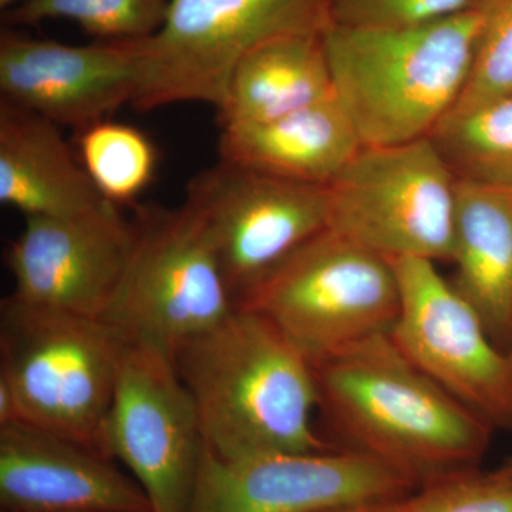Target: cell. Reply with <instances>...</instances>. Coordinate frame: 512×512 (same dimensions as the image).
Instances as JSON below:
<instances>
[{
    "label": "cell",
    "instance_id": "1",
    "mask_svg": "<svg viewBox=\"0 0 512 512\" xmlns=\"http://www.w3.org/2000/svg\"><path fill=\"white\" fill-rule=\"evenodd\" d=\"M205 447L222 460L335 448L313 427V365L264 316L237 308L175 350Z\"/></svg>",
    "mask_w": 512,
    "mask_h": 512
},
{
    "label": "cell",
    "instance_id": "2",
    "mask_svg": "<svg viewBox=\"0 0 512 512\" xmlns=\"http://www.w3.org/2000/svg\"><path fill=\"white\" fill-rule=\"evenodd\" d=\"M312 365L329 423L420 485L470 470L487 453L493 427L413 365L390 333Z\"/></svg>",
    "mask_w": 512,
    "mask_h": 512
},
{
    "label": "cell",
    "instance_id": "3",
    "mask_svg": "<svg viewBox=\"0 0 512 512\" xmlns=\"http://www.w3.org/2000/svg\"><path fill=\"white\" fill-rule=\"evenodd\" d=\"M477 28L470 8L406 28L325 29L335 96L363 147L399 146L433 133L466 89Z\"/></svg>",
    "mask_w": 512,
    "mask_h": 512
},
{
    "label": "cell",
    "instance_id": "4",
    "mask_svg": "<svg viewBox=\"0 0 512 512\" xmlns=\"http://www.w3.org/2000/svg\"><path fill=\"white\" fill-rule=\"evenodd\" d=\"M128 346L119 329L13 295L0 305V383L18 421L101 451V431ZM104 456V454H103Z\"/></svg>",
    "mask_w": 512,
    "mask_h": 512
},
{
    "label": "cell",
    "instance_id": "5",
    "mask_svg": "<svg viewBox=\"0 0 512 512\" xmlns=\"http://www.w3.org/2000/svg\"><path fill=\"white\" fill-rule=\"evenodd\" d=\"M237 308L264 316L315 363L390 333L399 281L389 258L328 228L276 265Z\"/></svg>",
    "mask_w": 512,
    "mask_h": 512
},
{
    "label": "cell",
    "instance_id": "6",
    "mask_svg": "<svg viewBox=\"0 0 512 512\" xmlns=\"http://www.w3.org/2000/svg\"><path fill=\"white\" fill-rule=\"evenodd\" d=\"M134 245L104 320L128 343L171 353L237 309L201 221L187 204L136 205Z\"/></svg>",
    "mask_w": 512,
    "mask_h": 512
},
{
    "label": "cell",
    "instance_id": "7",
    "mask_svg": "<svg viewBox=\"0 0 512 512\" xmlns=\"http://www.w3.org/2000/svg\"><path fill=\"white\" fill-rule=\"evenodd\" d=\"M328 190L333 231L389 259H453L457 180L429 137L360 148Z\"/></svg>",
    "mask_w": 512,
    "mask_h": 512
},
{
    "label": "cell",
    "instance_id": "8",
    "mask_svg": "<svg viewBox=\"0 0 512 512\" xmlns=\"http://www.w3.org/2000/svg\"><path fill=\"white\" fill-rule=\"evenodd\" d=\"M329 25V0H171L163 26L146 39L148 83L137 109L207 103L218 110L248 53Z\"/></svg>",
    "mask_w": 512,
    "mask_h": 512
},
{
    "label": "cell",
    "instance_id": "9",
    "mask_svg": "<svg viewBox=\"0 0 512 512\" xmlns=\"http://www.w3.org/2000/svg\"><path fill=\"white\" fill-rule=\"evenodd\" d=\"M185 204L210 239L235 303L329 228L328 185L298 183L221 160L191 178Z\"/></svg>",
    "mask_w": 512,
    "mask_h": 512
},
{
    "label": "cell",
    "instance_id": "10",
    "mask_svg": "<svg viewBox=\"0 0 512 512\" xmlns=\"http://www.w3.org/2000/svg\"><path fill=\"white\" fill-rule=\"evenodd\" d=\"M101 451L128 468L153 512L188 511L205 443L194 399L171 353L128 343Z\"/></svg>",
    "mask_w": 512,
    "mask_h": 512
},
{
    "label": "cell",
    "instance_id": "11",
    "mask_svg": "<svg viewBox=\"0 0 512 512\" xmlns=\"http://www.w3.org/2000/svg\"><path fill=\"white\" fill-rule=\"evenodd\" d=\"M400 311L390 338L404 356L494 430L512 431V355L427 259H390Z\"/></svg>",
    "mask_w": 512,
    "mask_h": 512
},
{
    "label": "cell",
    "instance_id": "12",
    "mask_svg": "<svg viewBox=\"0 0 512 512\" xmlns=\"http://www.w3.org/2000/svg\"><path fill=\"white\" fill-rule=\"evenodd\" d=\"M409 474L357 448L222 460L205 447L187 512H329L403 500Z\"/></svg>",
    "mask_w": 512,
    "mask_h": 512
},
{
    "label": "cell",
    "instance_id": "13",
    "mask_svg": "<svg viewBox=\"0 0 512 512\" xmlns=\"http://www.w3.org/2000/svg\"><path fill=\"white\" fill-rule=\"evenodd\" d=\"M146 40L70 46L0 33V93L77 134L109 120L124 104L137 107L148 83Z\"/></svg>",
    "mask_w": 512,
    "mask_h": 512
},
{
    "label": "cell",
    "instance_id": "14",
    "mask_svg": "<svg viewBox=\"0 0 512 512\" xmlns=\"http://www.w3.org/2000/svg\"><path fill=\"white\" fill-rule=\"evenodd\" d=\"M133 245V221L111 202L74 217H26L6 255L13 278L10 295L43 308L103 319Z\"/></svg>",
    "mask_w": 512,
    "mask_h": 512
},
{
    "label": "cell",
    "instance_id": "15",
    "mask_svg": "<svg viewBox=\"0 0 512 512\" xmlns=\"http://www.w3.org/2000/svg\"><path fill=\"white\" fill-rule=\"evenodd\" d=\"M0 511L153 512L113 458L25 421L0 426Z\"/></svg>",
    "mask_w": 512,
    "mask_h": 512
},
{
    "label": "cell",
    "instance_id": "16",
    "mask_svg": "<svg viewBox=\"0 0 512 512\" xmlns=\"http://www.w3.org/2000/svg\"><path fill=\"white\" fill-rule=\"evenodd\" d=\"M0 201L26 217H74L107 204L62 127L0 100Z\"/></svg>",
    "mask_w": 512,
    "mask_h": 512
},
{
    "label": "cell",
    "instance_id": "17",
    "mask_svg": "<svg viewBox=\"0 0 512 512\" xmlns=\"http://www.w3.org/2000/svg\"><path fill=\"white\" fill-rule=\"evenodd\" d=\"M221 130V160L325 187L363 147L352 120L336 97L278 119Z\"/></svg>",
    "mask_w": 512,
    "mask_h": 512
},
{
    "label": "cell",
    "instance_id": "18",
    "mask_svg": "<svg viewBox=\"0 0 512 512\" xmlns=\"http://www.w3.org/2000/svg\"><path fill=\"white\" fill-rule=\"evenodd\" d=\"M453 286L508 350L512 328V192L457 181Z\"/></svg>",
    "mask_w": 512,
    "mask_h": 512
},
{
    "label": "cell",
    "instance_id": "19",
    "mask_svg": "<svg viewBox=\"0 0 512 512\" xmlns=\"http://www.w3.org/2000/svg\"><path fill=\"white\" fill-rule=\"evenodd\" d=\"M333 97L323 32L282 36L256 47L235 67L218 123H262Z\"/></svg>",
    "mask_w": 512,
    "mask_h": 512
},
{
    "label": "cell",
    "instance_id": "20",
    "mask_svg": "<svg viewBox=\"0 0 512 512\" xmlns=\"http://www.w3.org/2000/svg\"><path fill=\"white\" fill-rule=\"evenodd\" d=\"M429 138L460 183L512 192V97L454 111Z\"/></svg>",
    "mask_w": 512,
    "mask_h": 512
},
{
    "label": "cell",
    "instance_id": "21",
    "mask_svg": "<svg viewBox=\"0 0 512 512\" xmlns=\"http://www.w3.org/2000/svg\"><path fill=\"white\" fill-rule=\"evenodd\" d=\"M171 0H25L3 10L6 28L70 20L106 42L146 40L163 26Z\"/></svg>",
    "mask_w": 512,
    "mask_h": 512
},
{
    "label": "cell",
    "instance_id": "22",
    "mask_svg": "<svg viewBox=\"0 0 512 512\" xmlns=\"http://www.w3.org/2000/svg\"><path fill=\"white\" fill-rule=\"evenodd\" d=\"M83 167L111 204H134L153 181L157 151L138 128L101 121L79 133Z\"/></svg>",
    "mask_w": 512,
    "mask_h": 512
},
{
    "label": "cell",
    "instance_id": "23",
    "mask_svg": "<svg viewBox=\"0 0 512 512\" xmlns=\"http://www.w3.org/2000/svg\"><path fill=\"white\" fill-rule=\"evenodd\" d=\"M476 43L470 77L454 111L512 97V0H476Z\"/></svg>",
    "mask_w": 512,
    "mask_h": 512
},
{
    "label": "cell",
    "instance_id": "24",
    "mask_svg": "<svg viewBox=\"0 0 512 512\" xmlns=\"http://www.w3.org/2000/svg\"><path fill=\"white\" fill-rule=\"evenodd\" d=\"M404 504L409 512H512V483L470 468L431 478Z\"/></svg>",
    "mask_w": 512,
    "mask_h": 512
},
{
    "label": "cell",
    "instance_id": "25",
    "mask_svg": "<svg viewBox=\"0 0 512 512\" xmlns=\"http://www.w3.org/2000/svg\"><path fill=\"white\" fill-rule=\"evenodd\" d=\"M476 0H329L330 25L406 28L457 15Z\"/></svg>",
    "mask_w": 512,
    "mask_h": 512
},
{
    "label": "cell",
    "instance_id": "26",
    "mask_svg": "<svg viewBox=\"0 0 512 512\" xmlns=\"http://www.w3.org/2000/svg\"><path fill=\"white\" fill-rule=\"evenodd\" d=\"M404 500L379 501V503H367L353 505V507L340 508L329 512H409Z\"/></svg>",
    "mask_w": 512,
    "mask_h": 512
},
{
    "label": "cell",
    "instance_id": "27",
    "mask_svg": "<svg viewBox=\"0 0 512 512\" xmlns=\"http://www.w3.org/2000/svg\"><path fill=\"white\" fill-rule=\"evenodd\" d=\"M495 473H497L498 476L503 477L504 480L511 481L512 483V461H510L507 466H504L503 468H500V470L495 471Z\"/></svg>",
    "mask_w": 512,
    "mask_h": 512
},
{
    "label": "cell",
    "instance_id": "28",
    "mask_svg": "<svg viewBox=\"0 0 512 512\" xmlns=\"http://www.w3.org/2000/svg\"><path fill=\"white\" fill-rule=\"evenodd\" d=\"M25 2V0H0V9L6 10L13 8V6L19 5V3Z\"/></svg>",
    "mask_w": 512,
    "mask_h": 512
},
{
    "label": "cell",
    "instance_id": "29",
    "mask_svg": "<svg viewBox=\"0 0 512 512\" xmlns=\"http://www.w3.org/2000/svg\"><path fill=\"white\" fill-rule=\"evenodd\" d=\"M508 352L512 355V328H511V338H510V345H508Z\"/></svg>",
    "mask_w": 512,
    "mask_h": 512
}]
</instances>
